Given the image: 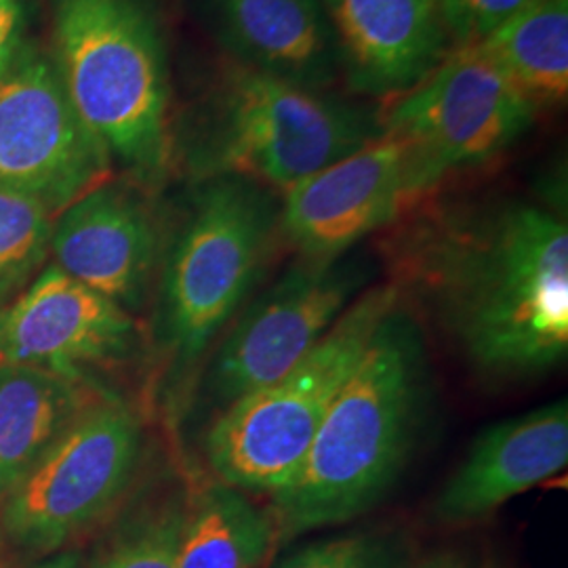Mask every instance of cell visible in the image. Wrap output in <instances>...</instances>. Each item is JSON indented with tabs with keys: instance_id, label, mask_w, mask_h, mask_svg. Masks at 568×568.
<instances>
[{
	"instance_id": "d4e9b609",
	"label": "cell",
	"mask_w": 568,
	"mask_h": 568,
	"mask_svg": "<svg viewBox=\"0 0 568 568\" xmlns=\"http://www.w3.org/2000/svg\"><path fill=\"white\" fill-rule=\"evenodd\" d=\"M34 568H84V562L79 551H55Z\"/></svg>"
},
{
	"instance_id": "8fae6325",
	"label": "cell",
	"mask_w": 568,
	"mask_h": 568,
	"mask_svg": "<svg viewBox=\"0 0 568 568\" xmlns=\"http://www.w3.org/2000/svg\"><path fill=\"white\" fill-rule=\"evenodd\" d=\"M365 284V272L339 260H297L248 305L220 345L209 392L220 413L278 382L318 344Z\"/></svg>"
},
{
	"instance_id": "e0dca14e",
	"label": "cell",
	"mask_w": 568,
	"mask_h": 568,
	"mask_svg": "<svg viewBox=\"0 0 568 568\" xmlns=\"http://www.w3.org/2000/svg\"><path fill=\"white\" fill-rule=\"evenodd\" d=\"M95 398L84 379L0 366V504Z\"/></svg>"
},
{
	"instance_id": "2e32d148",
	"label": "cell",
	"mask_w": 568,
	"mask_h": 568,
	"mask_svg": "<svg viewBox=\"0 0 568 568\" xmlns=\"http://www.w3.org/2000/svg\"><path fill=\"white\" fill-rule=\"evenodd\" d=\"M225 60L312 91L342 79L339 49L323 0H203Z\"/></svg>"
},
{
	"instance_id": "7402d4cb",
	"label": "cell",
	"mask_w": 568,
	"mask_h": 568,
	"mask_svg": "<svg viewBox=\"0 0 568 568\" xmlns=\"http://www.w3.org/2000/svg\"><path fill=\"white\" fill-rule=\"evenodd\" d=\"M185 509L164 508L129 528L93 568H178Z\"/></svg>"
},
{
	"instance_id": "7c38bea8",
	"label": "cell",
	"mask_w": 568,
	"mask_h": 568,
	"mask_svg": "<svg viewBox=\"0 0 568 568\" xmlns=\"http://www.w3.org/2000/svg\"><path fill=\"white\" fill-rule=\"evenodd\" d=\"M164 246L150 190L108 180L53 217L49 255L63 274L133 314L145 304Z\"/></svg>"
},
{
	"instance_id": "ac0fdd59",
	"label": "cell",
	"mask_w": 568,
	"mask_h": 568,
	"mask_svg": "<svg viewBox=\"0 0 568 568\" xmlns=\"http://www.w3.org/2000/svg\"><path fill=\"white\" fill-rule=\"evenodd\" d=\"M274 541L270 511L241 488L215 483L183 511L178 568H260Z\"/></svg>"
},
{
	"instance_id": "30bf717a",
	"label": "cell",
	"mask_w": 568,
	"mask_h": 568,
	"mask_svg": "<svg viewBox=\"0 0 568 568\" xmlns=\"http://www.w3.org/2000/svg\"><path fill=\"white\" fill-rule=\"evenodd\" d=\"M537 108L478 47H455L426 79L387 100L382 129L419 143L448 173L493 163L518 142Z\"/></svg>"
},
{
	"instance_id": "ba28073f",
	"label": "cell",
	"mask_w": 568,
	"mask_h": 568,
	"mask_svg": "<svg viewBox=\"0 0 568 568\" xmlns=\"http://www.w3.org/2000/svg\"><path fill=\"white\" fill-rule=\"evenodd\" d=\"M447 180L419 143L384 131L283 192L278 232L302 260H339L438 196Z\"/></svg>"
},
{
	"instance_id": "7a4b0ae2",
	"label": "cell",
	"mask_w": 568,
	"mask_h": 568,
	"mask_svg": "<svg viewBox=\"0 0 568 568\" xmlns=\"http://www.w3.org/2000/svg\"><path fill=\"white\" fill-rule=\"evenodd\" d=\"M426 349L398 305L333 400L297 474L272 493L278 541L349 523L405 469L424 415Z\"/></svg>"
},
{
	"instance_id": "cb8c5ba5",
	"label": "cell",
	"mask_w": 568,
	"mask_h": 568,
	"mask_svg": "<svg viewBox=\"0 0 568 568\" xmlns=\"http://www.w3.org/2000/svg\"><path fill=\"white\" fill-rule=\"evenodd\" d=\"M34 0H0V72L32 37Z\"/></svg>"
},
{
	"instance_id": "484cf974",
	"label": "cell",
	"mask_w": 568,
	"mask_h": 568,
	"mask_svg": "<svg viewBox=\"0 0 568 568\" xmlns=\"http://www.w3.org/2000/svg\"><path fill=\"white\" fill-rule=\"evenodd\" d=\"M417 568H469L466 562H462L459 558H453V556H436L432 560L422 562Z\"/></svg>"
},
{
	"instance_id": "5bb4252c",
	"label": "cell",
	"mask_w": 568,
	"mask_h": 568,
	"mask_svg": "<svg viewBox=\"0 0 568 568\" xmlns=\"http://www.w3.org/2000/svg\"><path fill=\"white\" fill-rule=\"evenodd\" d=\"M342 79L352 93L392 100L453 49L440 0H323Z\"/></svg>"
},
{
	"instance_id": "9c48e42d",
	"label": "cell",
	"mask_w": 568,
	"mask_h": 568,
	"mask_svg": "<svg viewBox=\"0 0 568 568\" xmlns=\"http://www.w3.org/2000/svg\"><path fill=\"white\" fill-rule=\"evenodd\" d=\"M112 166L70 100L49 42L32 34L0 72V190L55 217L108 182Z\"/></svg>"
},
{
	"instance_id": "d6986e66",
	"label": "cell",
	"mask_w": 568,
	"mask_h": 568,
	"mask_svg": "<svg viewBox=\"0 0 568 568\" xmlns=\"http://www.w3.org/2000/svg\"><path fill=\"white\" fill-rule=\"evenodd\" d=\"M478 47L537 110L568 95V0H537Z\"/></svg>"
},
{
	"instance_id": "3957f363",
	"label": "cell",
	"mask_w": 568,
	"mask_h": 568,
	"mask_svg": "<svg viewBox=\"0 0 568 568\" xmlns=\"http://www.w3.org/2000/svg\"><path fill=\"white\" fill-rule=\"evenodd\" d=\"M51 53L82 121L126 180L156 190L175 163L171 68L152 0H49Z\"/></svg>"
},
{
	"instance_id": "6da1fadb",
	"label": "cell",
	"mask_w": 568,
	"mask_h": 568,
	"mask_svg": "<svg viewBox=\"0 0 568 568\" xmlns=\"http://www.w3.org/2000/svg\"><path fill=\"white\" fill-rule=\"evenodd\" d=\"M389 230L394 284L427 302L478 373L525 379L565 361V220L520 201L438 203L434 196Z\"/></svg>"
},
{
	"instance_id": "5b68a950",
	"label": "cell",
	"mask_w": 568,
	"mask_h": 568,
	"mask_svg": "<svg viewBox=\"0 0 568 568\" xmlns=\"http://www.w3.org/2000/svg\"><path fill=\"white\" fill-rule=\"evenodd\" d=\"M403 302L394 283L361 293L325 337L278 382L224 408L204 453L217 483L276 493L304 464L323 419L365 358L379 326Z\"/></svg>"
},
{
	"instance_id": "9a60e30c",
	"label": "cell",
	"mask_w": 568,
	"mask_h": 568,
	"mask_svg": "<svg viewBox=\"0 0 568 568\" xmlns=\"http://www.w3.org/2000/svg\"><path fill=\"white\" fill-rule=\"evenodd\" d=\"M568 464V406L558 400L488 427L450 476L434 511L447 525L480 520Z\"/></svg>"
},
{
	"instance_id": "ffe728a7",
	"label": "cell",
	"mask_w": 568,
	"mask_h": 568,
	"mask_svg": "<svg viewBox=\"0 0 568 568\" xmlns=\"http://www.w3.org/2000/svg\"><path fill=\"white\" fill-rule=\"evenodd\" d=\"M53 215L34 201L0 190V305L18 297L49 257Z\"/></svg>"
},
{
	"instance_id": "44dd1931",
	"label": "cell",
	"mask_w": 568,
	"mask_h": 568,
	"mask_svg": "<svg viewBox=\"0 0 568 568\" xmlns=\"http://www.w3.org/2000/svg\"><path fill=\"white\" fill-rule=\"evenodd\" d=\"M278 568H406V554L392 535L349 532L304 546Z\"/></svg>"
},
{
	"instance_id": "8992f818",
	"label": "cell",
	"mask_w": 568,
	"mask_h": 568,
	"mask_svg": "<svg viewBox=\"0 0 568 568\" xmlns=\"http://www.w3.org/2000/svg\"><path fill=\"white\" fill-rule=\"evenodd\" d=\"M274 192L243 178L199 180L175 239L164 246V339L194 365L257 283L278 232Z\"/></svg>"
},
{
	"instance_id": "277c9868",
	"label": "cell",
	"mask_w": 568,
	"mask_h": 568,
	"mask_svg": "<svg viewBox=\"0 0 568 568\" xmlns=\"http://www.w3.org/2000/svg\"><path fill=\"white\" fill-rule=\"evenodd\" d=\"M384 133L379 112L225 60L175 133L196 180L243 178L286 192Z\"/></svg>"
},
{
	"instance_id": "52a82bcc",
	"label": "cell",
	"mask_w": 568,
	"mask_h": 568,
	"mask_svg": "<svg viewBox=\"0 0 568 568\" xmlns=\"http://www.w3.org/2000/svg\"><path fill=\"white\" fill-rule=\"evenodd\" d=\"M142 453V424L114 398L98 396L0 504L13 546L55 554L122 497Z\"/></svg>"
},
{
	"instance_id": "4316f807",
	"label": "cell",
	"mask_w": 568,
	"mask_h": 568,
	"mask_svg": "<svg viewBox=\"0 0 568 568\" xmlns=\"http://www.w3.org/2000/svg\"><path fill=\"white\" fill-rule=\"evenodd\" d=\"M0 546H2V528H0Z\"/></svg>"
},
{
	"instance_id": "4fadbf2b",
	"label": "cell",
	"mask_w": 568,
	"mask_h": 568,
	"mask_svg": "<svg viewBox=\"0 0 568 568\" xmlns=\"http://www.w3.org/2000/svg\"><path fill=\"white\" fill-rule=\"evenodd\" d=\"M138 339L133 314L58 265H44L18 297L0 305V366H34L84 379L93 366L124 361Z\"/></svg>"
},
{
	"instance_id": "603a6c76",
	"label": "cell",
	"mask_w": 568,
	"mask_h": 568,
	"mask_svg": "<svg viewBox=\"0 0 568 568\" xmlns=\"http://www.w3.org/2000/svg\"><path fill=\"white\" fill-rule=\"evenodd\" d=\"M532 2L537 0H440L453 49L485 41Z\"/></svg>"
}]
</instances>
